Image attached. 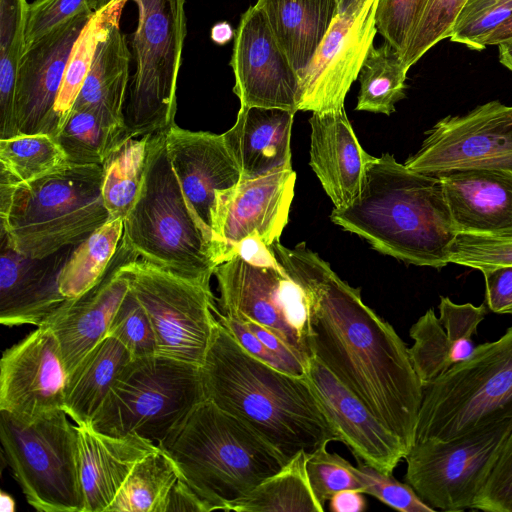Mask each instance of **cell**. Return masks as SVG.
<instances>
[{"label":"cell","mask_w":512,"mask_h":512,"mask_svg":"<svg viewBox=\"0 0 512 512\" xmlns=\"http://www.w3.org/2000/svg\"><path fill=\"white\" fill-rule=\"evenodd\" d=\"M271 250L307 295L311 355L409 452L423 399L409 348L387 321L364 304L360 289L343 281L304 243L288 248L277 241Z\"/></svg>","instance_id":"obj_1"},{"label":"cell","mask_w":512,"mask_h":512,"mask_svg":"<svg viewBox=\"0 0 512 512\" xmlns=\"http://www.w3.org/2000/svg\"><path fill=\"white\" fill-rule=\"evenodd\" d=\"M200 373L205 398L251 427L287 461L338 441L307 377L255 358L219 321Z\"/></svg>","instance_id":"obj_2"},{"label":"cell","mask_w":512,"mask_h":512,"mask_svg":"<svg viewBox=\"0 0 512 512\" xmlns=\"http://www.w3.org/2000/svg\"><path fill=\"white\" fill-rule=\"evenodd\" d=\"M330 218L382 254L436 269L449 263L457 234L440 179L407 168L389 153L376 157L360 195L334 208Z\"/></svg>","instance_id":"obj_3"},{"label":"cell","mask_w":512,"mask_h":512,"mask_svg":"<svg viewBox=\"0 0 512 512\" xmlns=\"http://www.w3.org/2000/svg\"><path fill=\"white\" fill-rule=\"evenodd\" d=\"M206 508L231 511L288 462L240 419L205 399L158 444Z\"/></svg>","instance_id":"obj_4"},{"label":"cell","mask_w":512,"mask_h":512,"mask_svg":"<svg viewBox=\"0 0 512 512\" xmlns=\"http://www.w3.org/2000/svg\"><path fill=\"white\" fill-rule=\"evenodd\" d=\"M101 187V165L69 163L32 181L0 182L1 237L33 259L78 245L109 220Z\"/></svg>","instance_id":"obj_5"},{"label":"cell","mask_w":512,"mask_h":512,"mask_svg":"<svg viewBox=\"0 0 512 512\" xmlns=\"http://www.w3.org/2000/svg\"><path fill=\"white\" fill-rule=\"evenodd\" d=\"M166 134L151 135L145 180L123 221L122 241L141 260L210 283L222 262L220 250L188 205L168 158Z\"/></svg>","instance_id":"obj_6"},{"label":"cell","mask_w":512,"mask_h":512,"mask_svg":"<svg viewBox=\"0 0 512 512\" xmlns=\"http://www.w3.org/2000/svg\"><path fill=\"white\" fill-rule=\"evenodd\" d=\"M512 418V326L423 387L415 443L447 441ZM414 443V444H415Z\"/></svg>","instance_id":"obj_7"},{"label":"cell","mask_w":512,"mask_h":512,"mask_svg":"<svg viewBox=\"0 0 512 512\" xmlns=\"http://www.w3.org/2000/svg\"><path fill=\"white\" fill-rule=\"evenodd\" d=\"M205 399L199 366L161 355L132 359L90 425L111 436L138 434L158 445Z\"/></svg>","instance_id":"obj_8"},{"label":"cell","mask_w":512,"mask_h":512,"mask_svg":"<svg viewBox=\"0 0 512 512\" xmlns=\"http://www.w3.org/2000/svg\"><path fill=\"white\" fill-rule=\"evenodd\" d=\"M138 10L131 40L135 72L125 105L127 137L175 124L177 80L186 37V0H131Z\"/></svg>","instance_id":"obj_9"},{"label":"cell","mask_w":512,"mask_h":512,"mask_svg":"<svg viewBox=\"0 0 512 512\" xmlns=\"http://www.w3.org/2000/svg\"><path fill=\"white\" fill-rule=\"evenodd\" d=\"M56 410L24 423L0 411L4 457L27 502L39 512H83L76 425Z\"/></svg>","instance_id":"obj_10"},{"label":"cell","mask_w":512,"mask_h":512,"mask_svg":"<svg viewBox=\"0 0 512 512\" xmlns=\"http://www.w3.org/2000/svg\"><path fill=\"white\" fill-rule=\"evenodd\" d=\"M214 275L222 314L266 327L308 363L312 356L308 298L277 262L271 247L252 256L234 254L215 268Z\"/></svg>","instance_id":"obj_11"},{"label":"cell","mask_w":512,"mask_h":512,"mask_svg":"<svg viewBox=\"0 0 512 512\" xmlns=\"http://www.w3.org/2000/svg\"><path fill=\"white\" fill-rule=\"evenodd\" d=\"M121 270L151 321L156 355L200 367L218 323L210 283L188 279L139 258L126 262Z\"/></svg>","instance_id":"obj_12"},{"label":"cell","mask_w":512,"mask_h":512,"mask_svg":"<svg viewBox=\"0 0 512 512\" xmlns=\"http://www.w3.org/2000/svg\"><path fill=\"white\" fill-rule=\"evenodd\" d=\"M511 431L509 418L447 441L417 442L404 458L405 482L435 510L473 509Z\"/></svg>","instance_id":"obj_13"},{"label":"cell","mask_w":512,"mask_h":512,"mask_svg":"<svg viewBox=\"0 0 512 512\" xmlns=\"http://www.w3.org/2000/svg\"><path fill=\"white\" fill-rule=\"evenodd\" d=\"M404 164L435 176L464 169L512 173V105L493 100L439 120Z\"/></svg>","instance_id":"obj_14"},{"label":"cell","mask_w":512,"mask_h":512,"mask_svg":"<svg viewBox=\"0 0 512 512\" xmlns=\"http://www.w3.org/2000/svg\"><path fill=\"white\" fill-rule=\"evenodd\" d=\"M379 0H356L333 20L307 66L298 74V110L324 112L344 101L377 33Z\"/></svg>","instance_id":"obj_15"},{"label":"cell","mask_w":512,"mask_h":512,"mask_svg":"<svg viewBox=\"0 0 512 512\" xmlns=\"http://www.w3.org/2000/svg\"><path fill=\"white\" fill-rule=\"evenodd\" d=\"M67 381L54 332L46 324L37 326L2 354L0 411L30 423L63 409Z\"/></svg>","instance_id":"obj_16"},{"label":"cell","mask_w":512,"mask_h":512,"mask_svg":"<svg viewBox=\"0 0 512 512\" xmlns=\"http://www.w3.org/2000/svg\"><path fill=\"white\" fill-rule=\"evenodd\" d=\"M230 67L240 107L297 112L299 76L256 5L241 15L235 30Z\"/></svg>","instance_id":"obj_17"},{"label":"cell","mask_w":512,"mask_h":512,"mask_svg":"<svg viewBox=\"0 0 512 512\" xmlns=\"http://www.w3.org/2000/svg\"><path fill=\"white\" fill-rule=\"evenodd\" d=\"M295 181L294 170L283 168L241 179L218 196L213 232L222 262L246 239H258L267 247L279 241L288 222Z\"/></svg>","instance_id":"obj_18"},{"label":"cell","mask_w":512,"mask_h":512,"mask_svg":"<svg viewBox=\"0 0 512 512\" xmlns=\"http://www.w3.org/2000/svg\"><path fill=\"white\" fill-rule=\"evenodd\" d=\"M94 15L91 10L83 11L26 48L15 91L17 135H50L53 109L69 56Z\"/></svg>","instance_id":"obj_19"},{"label":"cell","mask_w":512,"mask_h":512,"mask_svg":"<svg viewBox=\"0 0 512 512\" xmlns=\"http://www.w3.org/2000/svg\"><path fill=\"white\" fill-rule=\"evenodd\" d=\"M306 377L338 441L348 447L358 464L392 474L408 453L402 441L313 356Z\"/></svg>","instance_id":"obj_20"},{"label":"cell","mask_w":512,"mask_h":512,"mask_svg":"<svg viewBox=\"0 0 512 512\" xmlns=\"http://www.w3.org/2000/svg\"><path fill=\"white\" fill-rule=\"evenodd\" d=\"M166 147L188 205L215 240L218 196L241 180L223 134L190 131L174 124L167 130Z\"/></svg>","instance_id":"obj_21"},{"label":"cell","mask_w":512,"mask_h":512,"mask_svg":"<svg viewBox=\"0 0 512 512\" xmlns=\"http://www.w3.org/2000/svg\"><path fill=\"white\" fill-rule=\"evenodd\" d=\"M138 256L122 241L101 281L68 302L44 324L54 332L68 376L108 333L111 321L130 290L121 267Z\"/></svg>","instance_id":"obj_22"},{"label":"cell","mask_w":512,"mask_h":512,"mask_svg":"<svg viewBox=\"0 0 512 512\" xmlns=\"http://www.w3.org/2000/svg\"><path fill=\"white\" fill-rule=\"evenodd\" d=\"M70 254L33 259L16 252L1 237L0 322L13 327L43 325L67 302L59 291V273Z\"/></svg>","instance_id":"obj_23"},{"label":"cell","mask_w":512,"mask_h":512,"mask_svg":"<svg viewBox=\"0 0 512 512\" xmlns=\"http://www.w3.org/2000/svg\"><path fill=\"white\" fill-rule=\"evenodd\" d=\"M309 123V164L334 208L345 207L360 195L376 157L360 145L344 108L312 112Z\"/></svg>","instance_id":"obj_24"},{"label":"cell","mask_w":512,"mask_h":512,"mask_svg":"<svg viewBox=\"0 0 512 512\" xmlns=\"http://www.w3.org/2000/svg\"><path fill=\"white\" fill-rule=\"evenodd\" d=\"M76 432L83 512H106L137 462L158 445L138 434H104L90 424H76Z\"/></svg>","instance_id":"obj_25"},{"label":"cell","mask_w":512,"mask_h":512,"mask_svg":"<svg viewBox=\"0 0 512 512\" xmlns=\"http://www.w3.org/2000/svg\"><path fill=\"white\" fill-rule=\"evenodd\" d=\"M436 176L457 233L512 236L511 172L464 169Z\"/></svg>","instance_id":"obj_26"},{"label":"cell","mask_w":512,"mask_h":512,"mask_svg":"<svg viewBox=\"0 0 512 512\" xmlns=\"http://www.w3.org/2000/svg\"><path fill=\"white\" fill-rule=\"evenodd\" d=\"M294 115L295 112L280 108L240 107L236 122L223 136L241 179L292 168Z\"/></svg>","instance_id":"obj_27"},{"label":"cell","mask_w":512,"mask_h":512,"mask_svg":"<svg viewBox=\"0 0 512 512\" xmlns=\"http://www.w3.org/2000/svg\"><path fill=\"white\" fill-rule=\"evenodd\" d=\"M132 57L119 12L104 15L92 64L72 109H91L126 128L125 105Z\"/></svg>","instance_id":"obj_28"},{"label":"cell","mask_w":512,"mask_h":512,"mask_svg":"<svg viewBox=\"0 0 512 512\" xmlns=\"http://www.w3.org/2000/svg\"><path fill=\"white\" fill-rule=\"evenodd\" d=\"M255 5L298 74L340 13L337 0H257Z\"/></svg>","instance_id":"obj_29"},{"label":"cell","mask_w":512,"mask_h":512,"mask_svg":"<svg viewBox=\"0 0 512 512\" xmlns=\"http://www.w3.org/2000/svg\"><path fill=\"white\" fill-rule=\"evenodd\" d=\"M132 360L125 346L106 336L68 376L64 411L75 424H90L124 368Z\"/></svg>","instance_id":"obj_30"},{"label":"cell","mask_w":512,"mask_h":512,"mask_svg":"<svg viewBox=\"0 0 512 512\" xmlns=\"http://www.w3.org/2000/svg\"><path fill=\"white\" fill-rule=\"evenodd\" d=\"M151 135L126 137L101 165L102 198L109 220H124L140 196L147 172Z\"/></svg>","instance_id":"obj_31"},{"label":"cell","mask_w":512,"mask_h":512,"mask_svg":"<svg viewBox=\"0 0 512 512\" xmlns=\"http://www.w3.org/2000/svg\"><path fill=\"white\" fill-rule=\"evenodd\" d=\"M124 220H108L70 253L58 277L60 293L68 300L81 297L106 274L123 237Z\"/></svg>","instance_id":"obj_32"},{"label":"cell","mask_w":512,"mask_h":512,"mask_svg":"<svg viewBox=\"0 0 512 512\" xmlns=\"http://www.w3.org/2000/svg\"><path fill=\"white\" fill-rule=\"evenodd\" d=\"M307 453L300 451L276 474L235 503L236 512H324L306 471Z\"/></svg>","instance_id":"obj_33"},{"label":"cell","mask_w":512,"mask_h":512,"mask_svg":"<svg viewBox=\"0 0 512 512\" xmlns=\"http://www.w3.org/2000/svg\"><path fill=\"white\" fill-rule=\"evenodd\" d=\"M27 0H0V139L17 136L15 91L26 51Z\"/></svg>","instance_id":"obj_34"},{"label":"cell","mask_w":512,"mask_h":512,"mask_svg":"<svg viewBox=\"0 0 512 512\" xmlns=\"http://www.w3.org/2000/svg\"><path fill=\"white\" fill-rule=\"evenodd\" d=\"M178 479L175 463L158 447L137 462L106 512H162Z\"/></svg>","instance_id":"obj_35"},{"label":"cell","mask_w":512,"mask_h":512,"mask_svg":"<svg viewBox=\"0 0 512 512\" xmlns=\"http://www.w3.org/2000/svg\"><path fill=\"white\" fill-rule=\"evenodd\" d=\"M409 68L388 42L373 47L359 73L360 90L356 110L390 115L405 98Z\"/></svg>","instance_id":"obj_36"},{"label":"cell","mask_w":512,"mask_h":512,"mask_svg":"<svg viewBox=\"0 0 512 512\" xmlns=\"http://www.w3.org/2000/svg\"><path fill=\"white\" fill-rule=\"evenodd\" d=\"M118 126L91 109H72L56 140L69 164L102 165L112 150L126 138Z\"/></svg>","instance_id":"obj_37"},{"label":"cell","mask_w":512,"mask_h":512,"mask_svg":"<svg viewBox=\"0 0 512 512\" xmlns=\"http://www.w3.org/2000/svg\"><path fill=\"white\" fill-rule=\"evenodd\" d=\"M68 164L53 136L21 134L0 139V182L16 185L48 175Z\"/></svg>","instance_id":"obj_38"},{"label":"cell","mask_w":512,"mask_h":512,"mask_svg":"<svg viewBox=\"0 0 512 512\" xmlns=\"http://www.w3.org/2000/svg\"><path fill=\"white\" fill-rule=\"evenodd\" d=\"M414 344L409 348L414 370L423 387L454 364L453 344L433 309H429L410 328Z\"/></svg>","instance_id":"obj_39"},{"label":"cell","mask_w":512,"mask_h":512,"mask_svg":"<svg viewBox=\"0 0 512 512\" xmlns=\"http://www.w3.org/2000/svg\"><path fill=\"white\" fill-rule=\"evenodd\" d=\"M103 18L95 14L73 46L53 109L50 135L54 138L68 119L89 72Z\"/></svg>","instance_id":"obj_40"},{"label":"cell","mask_w":512,"mask_h":512,"mask_svg":"<svg viewBox=\"0 0 512 512\" xmlns=\"http://www.w3.org/2000/svg\"><path fill=\"white\" fill-rule=\"evenodd\" d=\"M467 0H428L423 14L401 55L410 68L438 42L449 38Z\"/></svg>","instance_id":"obj_41"},{"label":"cell","mask_w":512,"mask_h":512,"mask_svg":"<svg viewBox=\"0 0 512 512\" xmlns=\"http://www.w3.org/2000/svg\"><path fill=\"white\" fill-rule=\"evenodd\" d=\"M512 16V0H467L449 39L472 50H483L482 41Z\"/></svg>","instance_id":"obj_42"},{"label":"cell","mask_w":512,"mask_h":512,"mask_svg":"<svg viewBox=\"0 0 512 512\" xmlns=\"http://www.w3.org/2000/svg\"><path fill=\"white\" fill-rule=\"evenodd\" d=\"M355 468L337 453L328 452L326 447L307 454L306 471L309 483L324 508L326 502L339 491L354 489L363 492L364 486Z\"/></svg>","instance_id":"obj_43"},{"label":"cell","mask_w":512,"mask_h":512,"mask_svg":"<svg viewBox=\"0 0 512 512\" xmlns=\"http://www.w3.org/2000/svg\"><path fill=\"white\" fill-rule=\"evenodd\" d=\"M448 261L481 272L512 266V236L457 233L448 248Z\"/></svg>","instance_id":"obj_44"},{"label":"cell","mask_w":512,"mask_h":512,"mask_svg":"<svg viewBox=\"0 0 512 512\" xmlns=\"http://www.w3.org/2000/svg\"><path fill=\"white\" fill-rule=\"evenodd\" d=\"M107 336L119 340L132 359L156 355V338L151 321L131 290L117 309Z\"/></svg>","instance_id":"obj_45"},{"label":"cell","mask_w":512,"mask_h":512,"mask_svg":"<svg viewBox=\"0 0 512 512\" xmlns=\"http://www.w3.org/2000/svg\"><path fill=\"white\" fill-rule=\"evenodd\" d=\"M440 322L453 344L455 364L470 357L475 349L472 336L487 314L485 305L455 304L448 297H440Z\"/></svg>","instance_id":"obj_46"},{"label":"cell","mask_w":512,"mask_h":512,"mask_svg":"<svg viewBox=\"0 0 512 512\" xmlns=\"http://www.w3.org/2000/svg\"><path fill=\"white\" fill-rule=\"evenodd\" d=\"M355 472L364 486V494L372 495L387 506L401 512H434L414 489L370 465L358 464Z\"/></svg>","instance_id":"obj_47"},{"label":"cell","mask_w":512,"mask_h":512,"mask_svg":"<svg viewBox=\"0 0 512 512\" xmlns=\"http://www.w3.org/2000/svg\"><path fill=\"white\" fill-rule=\"evenodd\" d=\"M428 0H379L376 11L377 32L400 56L417 26Z\"/></svg>","instance_id":"obj_48"},{"label":"cell","mask_w":512,"mask_h":512,"mask_svg":"<svg viewBox=\"0 0 512 512\" xmlns=\"http://www.w3.org/2000/svg\"><path fill=\"white\" fill-rule=\"evenodd\" d=\"M94 0H35L29 3L26 22V48L52 30L86 10Z\"/></svg>","instance_id":"obj_49"},{"label":"cell","mask_w":512,"mask_h":512,"mask_svg":"<svg viewBox=\"0 0 512 512\" xmlns=\"http://www.w3.org/2000/svg\"><path fill=\"white\" fill-rule=\"evenodd\" d=\"M473 509L512 512V431L507 436Z\"/></svg>","instance_id":"obj_50"},{"label":"cell","mask_w":512,"mask_h":512,"mask_svg":"<svg viewBox=\"0 0 512 512\" xmlns=\"http://www.w3.org/2000/svg\"><path fill=\"white\" fill-rule=\"evenodd\" d=\"M216 317L219 323L249 354L282 372L292 375L287 364L268 349L241 321L222 314L219 309L216 312Z\"/></svg>","instance_id":"obj_51"},{"label":"cell","mask_w":512,"mask_h":512,"mask_svg":"<svg viewBox=\"0 0 512 512\" xmlns=\"http://www.w3.org/2000/svg\"><path fill=\"white\" fill-rule=\"evenodd\" d=\"M488 308L497 314L512 315V266L482 271Z\"/></svg>","instance_id":"obj_52"},{"label":"cell","mask_w":512,"mask_h":512,"mask_svg":"<svg viewBox=\"0 0 512 512\" xmlns=\"http://www.w3.org/2000/svg\"><path fill=\"white\" fill-rule=\"evenodd\" d=\"M168 511L206 512V508L187 484L179 478L164 503L162 512Z\"/></svg>","instance_id":"obj_53"},{"label":"cell","mask_w":512,"mask_h":512,"mask_svg":"<svg viewBox=\"0 0 512 512\" xmlns=\"http://www.w3.org/2000/svg\"><path fill=\"white\" fill-rule=\"evenodd\" d=\"M365 508L364 493L358 490H342L329 499V510L332 512H362Z\"/></svg>","instance_id":"obj_54"},{"label":"cell","mask_w":512,"mask_h":512,"mask_svg":"<svg viewBox=\"0 0 512 512\" xmlns=\"http://www.w3.org/2000/svg\"><path fill=\"white\" fill-rule=\"evenodd\" d=\"M506 40H512V16L495 28L482 41V46L485 49L488 45H497Z\"/></svg>","instance_id":"obj_55"},{"label":"cell","mask_w":512,"mask_h":512,"mask_svg":"<svg viewBox=\"0 0 512 512\" xmlns=\"http://www.w3.org/2000/svg\"><path fill=\"white\" fill-rule=\"evenodd\" d=\"M211 39L218 45H225L234 39L235 31L226 21L218 22L211 28Z\"/></svg>","instance_id":"obj_56"},{"label":"cell","mask_w":512,"mask_h":512,"mask_svg":"<svg viewBox=\"0 0 512 512\" xmlns=\"http://www.w3.org/2000/svg\"><path fill=\"white\" fill-rule=\"evenodd\" d=\"M127 0H94L93 10L95 14L106 15L119 12Z\"/></svg>","instance_id":"obj_57"},{"label":"cell","mask_w":512,"mask_h":512,"mask_svg":"<svg viewBox=\"0 0 512 512\" xmlns=\"http://www.w3.org/2000/svg\"><path fill=\"white\" fill-rule=\"evenodd\" d=\"M497 46L499 50V61L512 71V40L500 42Z\"/></svg>","instance_id":"obj_58"},{"label":"cell","mask_w":512,"mask_h":512,"mask_svg":"<svg viewBox=\"0 0 512 512\" xmlns=\"http://www.w3.org/2000/svg\"><path fill=\"white\" fill-rule=\"evenodd\" d=\"M0 505L2 512H14L16 508L14 498L4 491L0 493Z\"/></svg>","instance_id":"obj_59"},{"label":"cell","mask_w":512,"mask_h":512,"mask_svg":"<svg viewBox=\"0 0 512 512\" xmlns=\"http://www.w3.org/2000/svg\"><path fill=\"white\" fill-rule=\"evenodd\" d=\"M356 0H337L339 5L340 12L346 10L349 6H351Z\"/></svg>","instance_id":"obj_60"}]
</instances>
